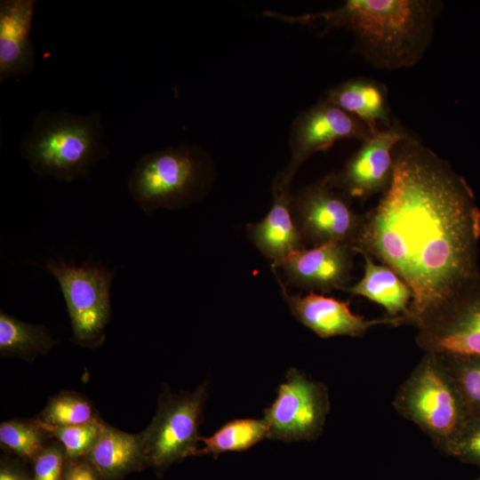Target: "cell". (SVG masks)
<instances>
[{"label": "cell", "mask_w": 480, "mask_h": 480, "mask_svg": "<svg viewBox=\"0 0 480 480\" xmlns=\"http://www.w3.org/2000/svg\"><path fill=\"white\" fill-rule=\"evenodd\" d=\"M394 173L364 215L356 252L394 270L412 299L403 324L417 327L480 276V208L452 164L409 134L394 150Z\"/></svg>", "instance_id": "obj_1"}, {"label": "cell", "mask_w": 480, "mask_h": 480, "mask_svg": "<svg viewBox=\"0 0 480 480\" xmlns=\"http://www.w3.org/2000/svg\"><path fill=\"white\" fill-rule=\"evenodd\" d=\"M444 4L438 0H347L337 8L284 17L325 34L344 29L352 52L377 69L412 68L433 42Z\"/></svg>", "instance_id": "obj_2"}, {"label": "cell", "mask_w": 480, "mask_h": 480, "mask_svg": "<svg viewBox=\"0 0 480 480\" xmlns=\"http://www.w3.org/2000/svg\"><path fill=\"white\" fill-rule=\"evenodd\" d=\"M104 140L98 112L78 116L44 110L24 136L20 150L38 177L71 182L88 177L93 165L109 156Z\"/></svg>", "instance_id": "obj_3"}, {"label": "cell", "mask_w": 480, "mask_h": 480, "mask_svg": "<svg viewBox=\"0 0 480 480\" xmlns=\"http://www.w3.org/2000/svg\"><path fill=\"white\" fill-rule=\"evenodd\" d=\"M393 405L444 451L469 417L440 356L429 353L399 387Z\"/></svg>", "instance_id": "obj_4"}, {"label": "cell", "mask_w": 480, "mask_h": 480, "mask_svg": "<svg viewBox=\"0 0 480 480\" xmlns=\"http://www.w3.org/2000/svg\"><path fill=\"white\" fill-rule=\"evenodd\" d=\"M210 178L209 162L199 148L168 147L138 160L128 180V191L145 212L173 210L201 196Z\"/></svg>", "instance_id": "obj_5"}, {"label": "cell", "mask_w": 480, "mask_h": 480, "mask_svg": "<svg viewBox=\"0 0 480 480\" xmlns=\"http://www.w3.org/2000/svg\"><path fill=\"white\" fill-rule=\"evenodd\" d=\"M206 396L205 383L193 392L163 390L150 424L139 433L148 466L160 474L172 464L197 455Z\"/></svg>", "instance_id": "obj_6"}, {"label": "cell", "mask_w": 480, "mask_h": 480, "mask_svg": "<svg viewBox=\"0 0 480 480\" xmlns=\"http://www.w3.org/2000/svg\"><path fill=\"white\" fill-rule=\"evenodd\" d=\"M45 269L60 285L74 341L88 348L100 346L111 317L110 286L114 272L91 261L76 266L64 260H50Z\"/></svg>", "instance_id": "obj_7"}, {"label": "cell", "mask_w": 480, "mask_h": 480, "mask_svg": "<svg viewBox=\"0 0 480 480\" xmlns=\"http://www.w3.org/2000/svg\"><path fill=\"white\" fill-rule=\"evenodd\" d=\"M351 200L334 186L331 174L293 194L292 216L305 244L339 243L356 251L364 215L355 211Z\"/></svg>", "instance_id": "obj_8"}, {"label": "cell", "mask_w": 480, "mask_h": 480, "mask_svg": "<svg viewBox=\"0 0 480 480\" xmlns=\"http://www.w3.org/2000/svg\"><path fill=\"white\" fill-rule=\"evenodd\" d=\"M425 353L480 356V276L432 311L417 327Z\"/></svg>", "instance_id": "obj_9"}, {"label": "cell", "mask_w": 480, "mask_h": 480, "mask_svg": "<svg viewBox=\"0 0 480 480\" xmlns=\"http://www.w3.org/2000/svg\"><path fill=\"white\" fill-rule=\"evenodd\" d=\"M329 410L326 387L291 368L275 401L264 411L268 438L284 442L315 440L323 431Z\"/></svg>", "instance_id": "obj_10"}, {"label": "cell", "mask_w": 480, "mask_h": 480, "mask_svg": "<svg viewBox=\"0 0 480 480\" xmlns=\"http://www.w3.org/2000/svg\"><path fill=\"white\" fill-rule=\"evenodd\" d=\"M372 134L362 121L324 99L294 119L289 137L290 161L280 174L292 182L300 167L314 154L341 140L363 142Z\"/></svg>", "instance_id": "obj_11"}, {"label": "cell", "mask_w": 480, "mask_h": 480, "mask_svg": "<svg viewBox=\"0 0 480 480\" xmlns=\"http://www.w3.org/2000/svg\"><path fill=\"white\" fill-rule=\"evenodd\" d=\"M409 134L396 120L372 133L339 172L331 174L332 183L350 199L383 194L392 181L395 148Z\"/></svg>", "instance_id": "obj_12"}, {"label": "cell", "mask_w": 480, "mask_h": 480, "mask_svg": "<svg viewBox=\"0 0 480 480\" xmlns=\"http://www.w3.org/2000/svg\"><path fill=\"white\" fill-rule=\"evenodd\" d=\"M355 249L345 244L331 243L303 248L283 260L280 268L286 281L294 286L318 292L346 291L351 279Z\"/></svg>", "instance_id": "obj_13"}, {"label": "cell", "mask_w": 480, "mask_h": 480, "mask_svg": "<svg viewBox=\"0 0 480 480\" xmlns=\"http://www.w3.org/2000/svg\"><path fill=\"white\" fill-rule=\"evenodd\" d=\"M282 295L294 317L320 338L335 336L363 337L380 324L399 326L402 316L365 319L351 311L348 303L315 292L306 295L291 294L278 279Z\"/></svg>", "instance_id": "obj_14"}, {"label": "cell", "mask_w": 480, "mask_h": 480, "mask_svg": "<svg viewBox=\"0 0 480 480\" xmlns=\"http://www.w3.org/2000/svg\"><path fill=\"white\" fill-rule=\"evenodd\" d=\"M292 182L280 173L272 186L273 202L268 214L247 226L249 238L276 268L291 254L306 248L292 212Z\"/></svg>", "instance_id": "obj_15"}, {"label": "cell", "mask_w": 480, "mask_h": 480, "mask_svg": "<svg viewBox=\"0 0 480 480\" xmlns=\"http://www.w3.org/2000/svg\"><path fill=\"white\" fill-rule=\"evenodd\" d=\"M36 0L0 1V82L26 76L35 68L30 32Z\"/></svg>", "instance_id": "obj_16"}, {"label": "cell", "mask_w": 480, "mask_h": 480, "mask_svg": "<svg viewBox=\"0 0 480 480\" xmlns=\"http://www.w3.org/2000/svg\"><path fill=\"white\" fill-rule=\"evenodd\" d=\"M324 99L362 121L372 133L392 124L387 85L371 77L356 76L329 89Z\"/></svg>", "instance_id": "obj_17"}, {"label": "cell", "mask_w": 480, "mask_h": 480, "mask_svg": "<svg viewBox=\"0 0 480 480\" xmlns=\"http://www.w3.org/2000/svg\"><path fill=\"white\" fill-rule=\"evenodd\" d=\"M85 458L102 480H121L128 474L148 467L140 435L122 431L106 423Z\"/></svg>", "instance_id": "obj_18"}, {"label": "cell", "mask_w": 480, "mask_h": 480, "mask_svg": "<svg viewBox=\"0 0 480 480\" xmlns=\"http://www.w3.org/2000/svg\"><path fill=\"white\" fill-rule=\"evenodd\" d=\"M364 276L346 292L364 297L380 305L387 317L404 316L409 308L412 292L408 284L390 268L376 263L369 255L364 254Z\"/></svg>", "instance_id": "obj_19"}, {"label": "cell", "mask_w": 480, "mask_h": 480, "mask_svg": "<svg viewBox=\"0 0 480 480\" xmlns=\"http://www.w3.org/2000/svg\"><path fill=\"white\" fill-rule=\"evenodd\" d=\"M54 344L45 326L20 321L1 309V356L33 360L38 355L48 353Z\"/></svg>", "instance_id": "obj_20"}, {"label": "cell", "mask_w": 480, "mask_h": 480, "mask_svg": "<svg viewBox=\"0 0 480 480\" xmlns=\"http://www.w3.org/2000/svg\"><path fill=\"white\" fill-rule=\"evenodd\" d=\"M268 438V428L263 420L257 419H236L224 424L211 436H201L203 448L197 455L218 456L228 452H243Z\"/></svg>", "instance_id": "obj_21"}, {"label": "cell", "mask_w": 480, "mask_h": 480, "mask_svg": "<svg viewBox=\"0 0 480 480\" xmlns=\"http://www.w3.org/2000/svg\"><path fill=\"white\" fill-rule=\"evenodd\" d=\"M438 356L452 379L468 416L480 415V356Z\"/></svg>", "instance_id": "obj_22"}, {"label": "cell", "mask_w": 480, "mask_h": 480, "mask_svg": "<svg viewBox=\"0 0 480 480\" xmlns=\"http://www.w3.org/2000/svg\"><path fill=\"white\" fill-rule=\"evenodd\" d=\"M52 427H66L99 420L87 398L75 392H60L51 397L39 418Z\"/></svg>", "instance_id": "obj_23"}, {"label": "cell", "mask_w": 480, "mask_h": 480, "mask_svg": "<svg viewBox=\"0 0 480 480\" xmlns=\"http://www.w3.org/2000/svg\"><path fill=\"white\" fill-rule=\"evenodd\" d=\"M46 435L36 420H11L0 425L2 445L27 460L33 461L45 448Z\"/></svg>", "instance_id": "obj_24"}, {"label": "cell", "mask_w": 480, "mask_h": 480, "mask_svg": "<svg viewBox=\"0 0 480 480\" xmlns=\"http://www.w3.org/2000/svg\"><path fill=\"white\" fill-rule=\"evenodd\" d=\"M36 421L64 447L67 460L85 457L97 442L105 426V422L100 419L66 427L48 426L40 419H36Z\"/></svg>", "instance_id": "obj_25"}, {"label": "cell", "mask_w": 480, "mask_h": 480, "mask_svg": "<svg viewBox=\"0 0 480 480\" xmlns=\"http://www.w3.org/2000/svg\"><path fill=\"white\" fill-rule=\"evenodd\" d=\"M445 452L480 463V415L468 417Z\"/></svg>", "instance_id": "obj_26"}, {"label": "cell", "mask_w": 480, "mask_h": 480, "mask_svg": "<svg viewBox=\"0 0 480 480\" xmlns=\"http://www.w3.org/2000/svg\"><path fill=\"white\" fill-rule=\"evenodd\" d=\"M66 454L59 442L46 445L33 460V480H61Z\"/></svg>", "instance_id": "obj_27"}, {"label": "cell", "mask_w": 480, "mask_h": 480, "mask_svg": "<svg viewBox=\"0 0 480 480\" xmlns=\"http://www.w3.org/2000/svg\"><path fill=\"white\" fill-rule=\"evenodd\" d=\"M61 480H102L93 465L85 458L66 460Z\"/></svg>", "instance_id": "obj_28"}, {"label": "cell", "mask_w": 480, "mask_h": 480, "mask_svg": "<svg viewBox=\"0 0 480 480\" xmlns=\"http://www.w3.org/2000/svg\"><path fill=\"white\" fill-rule=\"evenodd\" d=\"M0 480H33L18 462L2 460L0 465Z\"/></svg>", "instance_id": "obj_29"}]
</instances>
